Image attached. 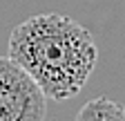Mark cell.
<instances>
[{
	"mask_svg": "<svg viewBox=\"0 0 125 121\" xmlns=\"http://www.w3.org/2000/svg\"><path fill=\"white\" fill-rule=\"evenodd\" d=\"M9 58H13L47 99L67 101L85 87L98 60L92 34L62 13H38L11 29Z\"/></svg>",
	"mask_w": 125,
	"mask_h": 121,
	"instance_id": "cell-1",
	"label": "cell"
},
{
	"mask_svg": "<svg viewBox=\"0 0 125 121\" xmlns=\"http://www.w3.org/2000/svg\"><path fill=\"white\" fill-rule=\"evenodd\" d=\"M47 97L16 63L0 56V121H45Z\"/></svg>",
	"mask_w": 125,
	"mask_h": 121,
	"instance_id": "cell-2",
	"label": "cell"
},
{
	"mask_svg": "<svg viewBox=\"0 0 125 121\" xmlns=\"http://www.w3.org/2000/svg\"><path fill=\"white\" fill-rule=\"evenodd\" d=\"M76 121H125V108L109 97H96L78 110Z\"/></svg>",
	"mask_w": 125,
	"mask_h": 121,
	"instance_id": "cell-3",
	"label": "cell"
}]
</instances>
